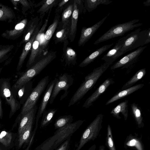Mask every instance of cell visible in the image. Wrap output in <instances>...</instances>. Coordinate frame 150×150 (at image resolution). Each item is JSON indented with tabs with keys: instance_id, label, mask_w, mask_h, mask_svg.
Wrapping results in <instances>:
<instances>
[{
	"instance_id": "cell-32",
	"label": "cell",
	"mask_w": 150,
	"mask_h": 150,
	"mask_svg": "<svg viewBox=\"0 0 150 150\" xmlns=\"http://www.w3.org/2000/svg\"><path fill=\"white\" fill-rule=\"evenodd\" d=\"M70 24L66 27L62 28L56 33L54 38L55 43L64 42L69 38Z\"/></svg>"
},
{
	"instance_id": "cell-46",
	"label": "cell",
	"mask_w": 150,
	"mask_h": 150,
	"mask_svg": "<svg viewBox=\"0 0 150 150\" xmlns=\"http://www.w3.org/2000/svg\"><path fill=\"white\" fill-rule=\"evenodd\" d=\"M3 46V45L0 44V48H1Z\"/></svg>"
},
{
	"instance_id": "cell-21",
	"label": "cell",
	"mask_w": 150,
	"mask_h": 150,
	"mask_svg": "<svg viewBox=\"0 0 150 150\" xmlns=\"http://www.w3.org/2000/svg\"><path fill=\"white\" fill-rule=\"evenodd\" d=\"M144 86V84H138L118 92L107 101L105 103V105H109L130 95L134 92L142 88Z\"/></svg>"
},
{
	"instance_id": "cell-30",
	"label": "cell",
	"mask_w": 150,
	"mask_h": 150,
	"mask_svg": "<svg viewBox=\"0 0 150 150\" xmlns=\"http://www.w3.org/2000/svg\"><path fill=\"white\" fill-rule=\"evenodd\" d=\"M57 109H50L46 110L42 115L40 127L43 128L48 125L52 121L53 118L56 112Z\"/></svg>"
},
{
	"instance_id": "cell-29",
	"label": "cell",
	"mask_w": 150,
	"mask_h": 150,
	"mask_svg": "<svg viewBox=\"0 0 150 150\" xmlns=\"http://www.w3.org/2000/svg\"><path fill=\"white\" fill-rule=\"evenodd\" d=\"M146 71L145 68L141 69L137 71L133 76L121 88L123 90L129 88L137 81L142 79L146 75Z\"/></svg>"
},
{
	"instance_id": "cell-17",
	"label": "cell",
	"mask_w": 150,
	"mask_h": 150,
	"mask_svg": "<svg viewBox=\"0 0 150 150\" xmlns=\"http://www.w3.org/2000/svg\"><path fill=\"white\" fill-rule=\"evenodd\" d=\"M125 38V36L118 40L115 46L104 56L102 59L106 62L112 64L117 58L124 54L120 50L123 45Z\"/></svg>"
},
{
	"instance_id": "cell-2",
	"label": "cell",
	"mask_w": 150,
	"mask_h": 150,
	"mask_svg": "<svg viewBox=\"0 0 150 150\" xmlns=\"http://www.w3.org/2000/svg\"><path fill=\"white\" fill-rule=\"evenodd\" d=\"M56 52L48 53L40 59L22 74L12 86L11 89L13 94L23 85L31 81L40 73L56 57Z\"/></svg>"
},
{
	"instance_id": "cell-24",
	"label": "cell",
	"mask_w": 150,
	"mask_h": 150,
	"mask_svg": "<svg viewBox=\"0 0 150 150\" xmlns=\"http://www.w3.org/2000/svg\"><path fill=\"white\" fill-rule=\"evenodd\" d=\"M128 100H125L119 104L116 107L112 109L110 113L114 117L118 119H121L119 115L120 113L123 115L124 120H127L128 115Z\"/></svg>"
},
{
	"instance_id": "cell-43",
	"label": "cell",
	"mask_w": 150,
	"mask_h": 150,
	"mask_svg": "<svg viewBox=\"0 0 150 150\" xmlns=\"http://www.w3.org/2000/svg\"><path fill=\"white\" fill-rule=\"evenodd\" d=\"M96 147V145L95 144L91 146L88 150H95Z\"/></svg>"
},
{
	"instance_id": "cell-31",
	"label": "cell",
	"mask_w": 150,
	"mask_h": 150,
	"mask_svg": "<svg viewBox=\"0 0 150 150\" xmlns=\"http://www.w3.org/2000/svg\"><path fill=\"white\" fill-rule=\"evenodd\" d=\"M84 1L85 7L88 12L95 9L100 4L108 5L112 2L109 0H86Z\"/></svg>"
},
{
	"instance_id": "cell-44",
	"label": "cell",
	"mask_w": 150,
	"mask_h": 150,
	"mask_svg": "<svg viewBox=\"0 0 150 150\" xmlns=\"http://www.w3.org/2000/svg\"><path fill=\"white\" fill-rule=\"evenodd\" d=\"M99 150H105V147L104 146H100L99 147Z\"/></svg>"
},
{
	"instance_id": "cell-12",
	"label": "cell",
	"mask_w": 150,
	"mask_h": 150,
	"mask_svg": "<svg viewBox=\"0 0 150 150\" xmlns=\"http://www.w3.org/2000/svg\"><path fill=\"white\" fill-rule=\"evenodd\" d=\"M57 80V78H55L47 85V88L43 96L36 116L35 130L37 128L40 118L42 116L43 113L46 110L47 105L49 101L52 90Z\"/></svg>"
},
{
	"instance_id": "cell-6",
	"label": "cell",
	"mask_w": 150,
	"mask_h": 150,
	"mask_svg": "<svg viewBox=\"0 0 150 150\" xmlns=\"http://www.w3.org/2000/svg\"><path fill=\"white\" fill-rule=\"evenodd\" d=\"M50 81L48 76H45L38 83L33 89L30 95L23 105L21 112L18 115L19 119L36 105L40 96L45 90Z\"/></svg>"
},
{
	"instance_id": "cell-15",
	"label": "cell",
	"mask_w": 150,
	"mask_h": 150,
	"mask_svg": "<svg viewBox=\"0 0 150 150\" xmlns=\"http://www.w3.org/2000/svg\"><path fill=\"white\" fill-rule=\"evenodd\" d=\"M42 23V20L40 19L35 32L29 40L25 43L23 47L22 52L19 58L18 62L16 68L17 71H19L22 68L28 54L31 49L33 42L41 28Z\"/></svg>"
},
{
	"instance_id": "cell-40",
	"label": "cell",
	"mask_w": 150,
	"mask_h": 150,
	"mask_svg": "<svg viewBox=\"0 0 150 150\" xmlns=\"http://www.w3.org/2000/svg\"><path fill=\"white\" fill-rule=\"evenodd\" d=\"M3 110L2 104L1 97H0V118L2 119L3 117Z\"/></svg>"
},
{
	"instance_id": "cell-26",
	"label": "cell",
	"mask_w": 150,
	"mask_h": 150,
	"mask_svg": "<svg viewBox=\"0 0 150 150\" xmlns=\"http://www.w3.org/2000/svg\"><path fill=\"white\" fill-rule=\"evenodd\" d=\"M15 17V13L10 7L0 3V21H7L9 23Z\"/></svg>"
},
{
	"instance_id": "cell-22",
	"label": "cell",
	"mask_w": 150,
	"mask_h": 150,
	"mask_svg": "<svg viewBox=\"0 0 150 150\" xmlns=\"http://www.w3.org/2000/svg\"><path fill=\"white\" fill-rule=\"evenodd\" d=\"M113 45V43H112L105 45L97 49L82 61L79 65V66L82 67L87 66L93 62L98 57L110 48Z\"/></svg>"
},
{
	"instance_id": "cell-4",
	"label": "cell",
	"mask_w": 150,
	"mask_h": 150,
	"mask_svg": "<svg viewBox=\"0 0 150 150\" xmlns=\"http://www.w3.org/2000/svg\"><path fill=\"white\" fill-rule=\"evenodd\" d=\"M120 51L124 54L136 48L142 47L150 42V28L142 30L139 28L125 36Z\"/></svg>"
},
{
	"instance_id": "cell-18",
	"label": "cell",
	"mask_w": 150,
	"mask_h": 150,
	"mask_svg": "<svg viewBox=\"0 0 150 150\" xmlns=\"http://www.w3.org/2000/svg\"><path fill=\"white\" fill-rule=\"evenodd\" d=\"M32 87L33 82L30 81L19 88L13 94L21 105H23L28 98L33 89Z\"/></svg>"
},
{
	"instance_id": "cell-9",
	"label": "cell",
	"mask_w": 150,
	"mask_h": 150,
	"mask_svg": "<svg viewBox=\"0 0 150 150\" xmlns=\"http://www.w3.org/2000/svg\"><path fill=\"white\" fill-rule=\"evenodd\" d=\"M103 115H98L94 120L88 125L83 132L75 150H80L84 146L90 141H93L99 134L102 127Z\"/></svg>"
},
{
	"instance_id": "cell-27",
	"label": "cell",
	"mask_w": 150,
	"mask_h": 150,
	"mask_svg": "<svg viewBox=\"0 0 150 150\" xmlns=\"http://www.w3.org/2000/svg\"><path fill=\"white\" fill-rule=\"evenodd\" d=\"M131 110L138 127H143L144 123L141 108L135 103H133L131 105Z\"/></svg>"
},
{
	"instance_id": "cell-35",
	"label": "cell",
	"mask_w": 150,
	"mask_h": 150,
	"mask_svg": "<svg viewBox=\"0 0 150 150\" xmlns=\"http://www.w3.org/2000/svg\"><path fill=\"white\" fill-rule=\"evenodd\" d=\"M14 48V45H3L0 48V63L8 58Z\"/></svg>"
},
{
	"instance_id": "cell-10",
	"label": "cell",
	"mask_w": 150,
	"mask_h": 150,
	"mask_svg": "<svg viewBox=\"0 0 150 150\" xmlns=\"http://www.w3.org/2000/svg\"><path fill=\"white\" fill-rule=\"evenodd\" d=\"M74 79L72 76L67 73H65L59 76L53 87L49 100V103L52 104L58 95L61 91H64V93L61 96V100L66 97L68 93V90L72 85Z\"/></svg>"
},
{
	"instance_id": "cell-20",
	"label": "cell",
	"mask_w": 150,
	"mask_h": 150,
	"mask_svg": "<svg viewBox=\"0 0 150 150\" xmlns=\"http://www.w3.org/2000/svg\"><path fill=\"white\" fill-rule=\"evenodd\" d=\"M74 8L71 15V22L70 28L69 38L71 42L74 40L75 37L77 29V24L79 15V10L78 5L74 1Z\"/></svg>"
},
{
	"instance_id": "cell-5",
	"label": "cell",
	"mask_w": 150,
	"mask_h": 150,
	"mask_svg": "<svg viewBox=\"0 0 150 150\" xmlns=\"http://www.w3.org/2000/svg\"><path fill=\"white\" fill-rule=\"evenodd\" d=\"M139 21V19H135L112 26L96 40L94 45H97L110 39L124 35L126 33L142 25L143 23H138Z\"/></svg>"
},
{
	"instance_id": "cell-8",
	"label": "cell",
	"mask_w": 150,
	"mask_h": 150,
	"mask_svg": "<svg viewBox=\"0 0 150 150\" xmlns=\"http://www.w3.org/2000/svg\"><path fill=\"white\" fill-rule=\"evenodd\" d=\"M49 15L45 20L33 42L30 54L26 66L27 69L33 66L40 59L41 54L44 50L43 46V40L42 39L48 24Z\"/></svg>"
},
{
	"instance_id": "cell-42",
	"label": "cell",
	"mask_w": 150,
	"mask_h": 150,
	"mask_svg": "<svg viewBox=\"0 0 150 150\" xmlns=\"http://www.w3.org/2000/svg\"><path fill=\"white\" fill-rule=\"evenodd\" d=\"M143 4L144 5L146 6H150V0H147L146 1L143 2Z\"/></svg>"
},
{
	"instance_id": "cell-16",
	"label": "cell",
	"mask_w": 150,
	"mask_h": 150,
	"mask_svg": "<svg viewBox=\"0 0 150 150\" xmlns=\"http://www.w3.org/2000/svg\"><path fill=\"white\" fill-rule=\"evenodd\" d=\"M27 22L26 18L22 20L16 24L13 29L6 30L2 33V36L8 39L14 40L17 39L23 33Z\"/></svg>"
},
{
	"instance_id": "cell-19",
	"label": "cell",
	"mask_w": 150,
	"mask_h": 150,
	"mask_svg": "<svg viewBox=\"0 0 150 150\" xmlns=\"http://www.w3.org/2000/svg\"><path fill=\"white\" fill-rule=\"evenodd\" d=\"M40 19L37 16L31 19L27 24L23 33V35L22 43H26L30 39V38L35 30Z\"/></svg>"
},
{
	"instance_id": "cell-13",
	"label": "cell",
	"mask_w": 150,
	"mask_h": 150,
	"mask_svg": "<svg viewBox=\"0 0 150 150\" xmlns=\"http://www.w3.org/2000/svg\"><path fill=\"white\" fill-rule=\"evenodd\" d=\"M108 15L105 16L93 26L88 28L83 27L82 28L78 41L79 46L84 45L91 38L103 23Z\"/></svg>"
},
{
	"instance_id": "cell-1",
	"label": "cell",
	"mask_w": 150,
	"mask_h": 150,
	"mask_svg": "<svg viewBox=\"0 0 150 150\" xmlns=\"http://www.w3.org/2000/svg\"><path fill=\"white\" fill-rule=\"evenodd\" d=\"M83 122V120H79L57 129L53 136L38 145L35 150H54L71 137Z\"/></svg>"
},
{
	"instance_id": "cell-45",
	"label": "cell",
	"mask_w": 150,
	"mask_h": 150,
	"mask_svg": "<svg viewBox=\"0 0 150 150\" xmlns=\"http://www.w3.org/2000/svg\"><path fill=\"white\" fill-rule=\"evenodd\" d=\"M3 67H2L0 68V74L1 73L2 70L3 69Z\"/></svg>"
},
{
	"instance_id": "cell-41",
	"label": "cell",
	"mask_w": 150,
	"mask_h": 150,
	"mask_svg": "<svg viewBox=\"0 0 150 150\" xmlns=\"http://www.w3.org/2000/svg\"><path fill=\"white\" fill-rule=\"evenodd\" d=\"M6 132L5 131H3L1 132L0 134V138L1 139L6 135Z\"/></svg>"
},
{
	"instance_id": "cell-7",
	"label": "cell",
	"mask_w": 150,
	"mask_h": 150,
	"mask_svg": "<svg viewBox=\"0 0 150 150\" xmlns=\"http://www.w3.org/2000/svg\"><path fill=\"white\" fill-rule=\"evenodd\" d=\"M9 78H1L0 79V97L4 99L10 107L9 117H11L21 107L19 101L15 97L11 89Z\"/></svg>"
},
{
	"instance_id": "cell-34",
	"label": "cell",
	"mask_w": 150,
	"mask_h": 150,
	"mask_svg": "<svg viewBox=\"0 0 150 150\" xmlns=\"http://www.w3.org/2000/svg\"><path fill=\"white\" fill-rule=\"evenodd\" d=\"M74 8V5H69L64 10L62 14V28H63L70 24L69 19L72 15Z\"/></svg>"
},
{
	"instance_id": "cell-37",
	"label": "cell",
	"mask_w": 150,
	"mask_h": 150,
	"mask_svg": "<svg viewBox=\"0 0 150 150\" xmlns=\"http://www.w3.org/2000/svg\"><path fill=\"white\" fill-rule=\"evenodd\" d=\"M126 144L128 146L135 147L137 150H144L143 146L140 141L135 138H130Z\"/></svg>"
},
{
	"instance_id": "cell-33",
	"label": "cell",
	"mask_w": 150,
	"mask_h": 150,
	"mask_svg": "<svg viewBox=\"0 0 150 150\" xmlns=\"http://www.w3.org/2000/svg\"><path fill=\"white\" fill-rule=\"evenodd\" d=\"M73 117L70 115H65L59 117L56 120L54 126L55 129H58L72 122Z\"/></svg>"
},
{
	"instance_id": "cell-23",
	"label": "cell",
	"mask_w": 150,
	"mask_h": 150,
	"mask_svg": "<svg viewBox=\"0 0 150 150\" xmlns=\"http://www.w3.org/2000/svg\"><path fill=\"white\" fill-rule=\"evenodd\" d=\"M67 40L64 42L63 48L64 59L66 65H74L76 63L77 54L71 48L67 46Z\"/></svg>"
},
{
	"instance_id": "cell-28",
	"label": "cell",
	"mask_w": 150,
	"mask_h": 150,
	"mask_svg": "<svg viewBox=\"0 0 150 150\" xmlns=\"http://www.w3.org/2000/svg\"><path fill=\"white\" fill-rule=\"evenodd\" d=\"M60 0H44L43 4L37 11L38 13H40V19H42L45 13L49 11H50L53 7L55 6L58 4Z\"/></svg>"
},
{
	"instance_id": "cell-14",
	"label": "cell",
	"mask_w": 150,
	"mask_h": 150,
	"mask_svg": "<svg viewBox=\"0 0 150 150\" xmlns=\"http://www.w3.org/2000/svg\"><path fill=\"white\" fill-rule=\"evenodd\" d=\"M114 82L115 81L112 78H108L106 79L96 91L86 100L83 105V107L88 108L91 106L93 103L106 90L108 87L113 84Z\"/></svg>"
},
{
	"instance_id": "cell-36",
	"label": "cell",
	"mask_w": 150,
	"mask_h": 150,
	"mask_svg": "<svg viewBox=\"0 0 150 150\" xmlns=\"http://www.w3.org/2000/svg\"><path fill=\"white\" fill-rule=\"evenodd\" d=\"M107 130L106 142L108 147L109 150H116L113 141L111 128L109 125L108 126Z\"/></svg>"
},
{
	"instance_id": "cell-3",
	"label": "cell",
	"mask_w": 150,
	"mask_h": 150,
	"mask_svg": "<svg viewBox=\"0 0 150 150\" xmlns=\"http://www.w3.org/2000/svg\"><path fill=\"white\" fill-rule=\"evenodd\" d=\"M112 64L105 62L100 66L93 69L84 78V81L81 84L71 99L68 106L74 105L80 100L94 86L99 78Z\"/></svg>"
},
{
	"instance_id": "cell-39",
	"label": "cell",
	"mask_w": 150,
	"mask_h": 150,
	"mask_svg": "<svg viewBox=\"0 0 150 150\" xmlns=\"http://www.w3.org/2000/svg\"><path fill=\"white\" fill-rule=\"evenodd\" d=\"M69 1L68 0H60L58 4L57 7L56 9L55 12H58L60 10L62 9L64 7V6Z\"/></svg>"
},
{
	"instance_id": "cell-11",
	"label": "cell",
	"mask_w": 150,
	"mask_h": 150,
	"mask_svg": "<svg viewBox=\"0 0 150 150\" xmlns=\"http://www.w3.org/2000/svg\"><path fill=\"white\" fill-rule=\"evenodd\" d=\"M146 47L145 46L139 47L127 54L112 65L110 69L114 70L120 67H122V69L127 68L137 59Z\"/></svg>"
},
{
	"instance_id": "cell-25",
	"label": "cell",
	"mask_w": 150,
	"mask_h": 150,
	"mask_svg": "<svg viewBox=\"0 0 150 150\" xmlns=\"http://www.w3.org/2000/svg\"><path fill=\"white\" fill-rule=\"evenodd\" d=\"M59 16L56 15L52 23L48 27L44 35V40L43 41V46L44 50L46 49L48 42L52 38L54 33L59 23Z\"/></svg>"
},
{
	"instance_id": "cell-38",
	"label": "cell",
	"mask_w": 150,
	"mask_h": 150,
	"mask_svg": "<svg viewBox=\"0 0 150 150\" xmlns=\"http://www.w3.org/2000/svg\"><path fill=\"white\" fill-rule=\"evenodd\" d=\"M71 137L65 141L55 150H69Z\"/></svg>"
}]
</instances>
